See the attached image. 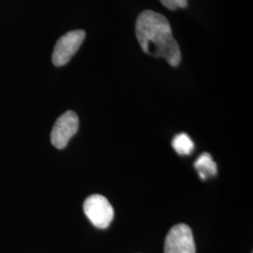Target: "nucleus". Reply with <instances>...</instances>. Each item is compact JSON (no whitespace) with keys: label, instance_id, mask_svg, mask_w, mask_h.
<instances>
[{"label":"nucleus","instance_id":"nucleus-4","mask_svg":"<svg viewBox=\"0 0 253 253\" xmlns=\"http://www.w3.org/2000/svg\"><path fill=\"white\" fill-rule=\"evenodd\" d=\"M164 253H196L190 226L181 223L171 228L165 238Z\"/></svg>","mask_w":253,"mask_h":253},{"label":"nucleus","instance_id":"nucleus-6","mask_svg":"<svg viewBox=\"0 0 253 253\" xmlns=\"http://www.w3.org/2000/svg\"><path fill=\"white\" fill-rule=\"evenodd\" d=\"M194 167L203 180H206L208 176L216 175L217 172V164L209 153L202 154L194 163Z\"/></svg>","mask_w":253,"mask_h":253},{"label":"nucleus","instance_id":"nucleus-1","mask_svg":"<svg viewBox=\"0 0 253 253\" xmlns=\"http://www.w3.org/2000/svg\"><path fill=\"white\" fill-rule=\"evenodd\" d=\"M136 38L143 52L164 58L172 67L181 61L180 47L172 35V27L162 13L151 9L142 11L136 20Z\"/></svg>","mask_w":253,"mask_h":253},{"label":"nucleus","instance_id":"nucleus-5","mask_svg":"<svg viewBox=\"0 0 253 253\" xmlns=\"http://www.w3.org/2000/svg\"><path fill=\"white\" fill-rule=\"evenodd\" d=\"M79 128V118L73 111H67L55 121L52 132L51 142L54 147L63 149L70 140L76 134Z\"/></svg>","mask_w":253,"mask_h":253},{"label":"nucleus","instance_id":"nucleus-3","mask_svg":"<svg viewBox=\"0 0 253 253\" xmlns=\"http://www.w3.org/2000/svg\"><path fill=\"white\" fill-rule=\"evenodd\" d=\"M85 39V32L82 29L73 30L60 37L54 45L52 61L55 67L69 63L77 53Z\"/></svg>","mask_w":253,"mask_h":253},{"label":"nucleus","instance_id":"nucleus-7","mask_svg":"<svg viewBox=\"0 0 253 253\" xmlns=\"http://www.w3.org/2000/svg\"><path fill=\"white\" fill-rule=\"evenodd\" d=\"M172 145L173 149L182 156L190 155L194 149V143L186 133H179L174 136Z\"/></svg>","mask_w":253,"mask_h":253},{"label":"nucleus","instance_id":"nucleus-8","mask_svg":"<svg viewBox=\"0 0 253 253\" xmlns=\"http://www.w3.org/2000/svg\"><path fill=\"white\" fill-rule=\"evenodd\" d=\"M165 8L170 10H175L178 8L185 9L188 7V0H160Z\"/></svg>","mask_w":253,"mask_h":253},{"label":"nucleus","instance_id":"nucleus-2","mask_svg":"<svg viewBox=\"0 0 253 253\" xmlns=\"http://www.w3.org/2000/svg\"><path fill=\"white\" fill-rule=\"evenodd\" d=\"M84 212L91 223L100 229L108 228L115 216L112 205L100 194H93L85 199Z\"/></svg>","mask_w":253,"mask_h":253}]
</instances>
